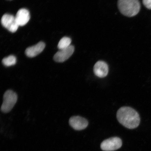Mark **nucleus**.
Listing matches in <instances>:
<instances>
[{"label": "nucleus", "instance_id": "1", "mask_svg": "<svg viewBox=\"0 0 151 151\" xmlns=\"http://www.w3.org/2000/svg\"><path fill=\"white\" fill-rule=\"evenodd\" d=\"M117 119L121 124L129 129H134L139 125L140 116L136 111L129 107H122L116 113Z\"/></svg>", "mask_w": 151, "mask_h": 151}, {"label": "nucleus", "instance_id": "2", "mask_svg": "<svg viewBox=\"0 0 151 151\" xmlns=\"http://www.w3.org/2000/svg\"><path fill=\"white\" fill-rule=\"evenodd\" d=\"M118 6L122 14L128 17L136 16L140 9L139 0H118Z\"/></svg>", "mask_w": 151, "mask_h": 151}, {"label": "nucleus", "instance_id": "3", "mask_svg": "<svg viewBox=\"0 0 151 151\" xmlns=\"http://www.w3.org/2000/svg\"><path fill=\"white\" fill-rule=\"evenodd\" d=\"M17 94L11 90H7L3 96V101L1 110L3 113H7L12 110L17 101Z\"/></svg>", "mask_w": 151, "mask_h": 151}, {"label": "nucleus", "instance_id": "4", "mask_svg": "<svg viewBox=\"0 0 151 151\" xmlns=\"http://www.w3.org/2000/svg\"><path fill=\"white\" fill-rule=\"evenodd\" d=\"M122 145V141L119 138L114 137L103 141L101 143V147L103 150L112 151L120 148Z\"/></svg>", "mask_w": 151, "mask_h": 151}, {"label": "nucleus", "instance_id": "5", "mask_svg": "<svg viewBox=\"0 0 151 151\" xmlns=\"http://www.w3.org/2000/svg\"><path fill=\"white\" fill-rule=\"evenodd\" d=\"M1 22L4 27L12 33L16 32L19 26L17 23L15 17L9 14L4 15L2 17Z\"/></svg>", "mask_w": 151, "mask_h": 151}, {"label": "nucleus", "instance_id": "6", "mask_svg": "<svg viewBox=\"0 0 151 151\" xmlns=\"http://www.w3.org/2000/svg\"><path fill=\"white\" fill-rule=\"evenodd\" d=\"M74 50V47L72 45L67 48L59 50L54 56V61L58 62L65 61L72 55Z\"/></svg>", "mask_w": 151, "mask_h": 151}, {"label": "nucleus", "instance_id": "7", "mask_svg": "<svg viewBox=\"0 0 151 151\" xmlns=\"http://www.w3.org/2000/svg\"><path fill=\"white\" fill-rule=\"evenodd\" d=\"M69 123L72 127L77 131L85 129L88 125V122L86 119L78 116L71 117Z\"/></svg>", "mask_w": 151, "mask_h": 151}, {"label": "nucleus", "instance_id": "8", "mask_svg": "<svg viewBox=\"0 0 151 151\" xmlns=\"http://www.w3.org/2000/svg\"><path fill=\"white\" fill-rule=\"evenodd\" d=\"M109 71V66L104 61L96 62L93 67V72L96 76L103 78L107 76Z\"/></svg>", "mask_w": 151, "mask_h": 151}, {"label": "nucleus", "instance_id": "9", "mask_svg": "<svg viewBox=\"0 0 151 151\" xmlns=\"http://www.w3.org/2000/svg\"><path fill=\"white\" fill-rule=\"evenodd\" d=\"M15 17L19 26H24L28 23L30 19L29 11L25 9H20Z\"/></svg>", "mask_w": 151, "mask_h": 151}, {"label": "nucleus", "instance_id": "10", "mask_svg": "<svg viewBox=\"0 0 151 151\" xmlns=\"http://www.w3.org/2000/svg\"><path fill=\"white\" fill-rule=\"evenodd\" d=\"M45 47V43L43 42H40L35 46L28 47L25 50L26 55L29 58L35 57L42 52Z\"/></svg>", "mask_w": 151, "mask_h": 151}, {"label": "nucleus", "instance_id": "11", "mask_svg": "<svg viewBox=\"0 0 151 151\" xmlns=\"http://www.w3.org/2000/svg\"><path fill=\"white\" fill-rule=\"evenodd\" d=\"M71 40L69 37H64L61 39L58 45V48L59 50L68 48L71 46Z\"/></svg>", "mask_w": 151, "mask_h": 151}, {"label": "nucleus", "instance_id": "12", "mask_svg": "<svg viewBox=\"0 0 151 151\" xmlns=\"http://www.w3.org/2000/svg\"><path fill=\"white\" fill-rule=\"evenodd\" d=\"M2 62L3 65L6 67H10L16 65L17 58L14 56L11 55L4 58Z\"/></svg>", "mask_w": 151, "mask_h": 151}, {"label": "nucleus", "instance_id": "13", "mask_svg": "<svg viewBox=\"0 0 151 151\" xmlns=\"http://www.w3.org/2000/svg\"><path fill=\"white\" fill-rule=\"evenodd\" d=\"M143 3L146 8L151 9V0H143Z\"/></svg>", "mask_w": 151, "mask_h": 151}]
</instances>
